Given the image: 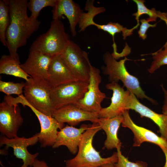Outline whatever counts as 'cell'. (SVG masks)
I'll list each match as a JSON object with an SVG mask.
<instances>
[{"instance_id":"603a6c76","label":"cell","mask_w":167,"mask_h":167,"mask_svg":"<svg viewBox=\"0 0 167 167\" xmlns=\"http://www.w3.org/2000/svg\"><path fill=\"white\" fill-rule=\"evenodd\" d=\"M137 6V11L133 14L135 17L137 22L136 25L138 27L139 26V17L143 15L147 14L149 17L147 19L149 22L156 21L157 18L161 19L165 13L156 11L155 8L149 9L147 8L144 4V1L143 0H133Z\"/></svg>"},{"instance_id":"4316f807","label":"cell","mask_w":167,"mask_h":167,"mask_svg":"<svg viewBox=\"0 0 167 167\" xmlns=\"http://www.w3.org/2000/svg\"><path fill=\"white\" fill-rule=\"evenodd\" d=\"M25 84V83L23 82L15 83L0 80V91L6 95L14 94L19 96L22 94Z\"/></svg>"},{"instance_id":"4dcf8cb0","label":"cell","mask_w":167,"mask_h":167,"mask_svg":"<svg viewBox=\"0 0 167 167\" xmlns=\"http://www.w3.org/2000/svg\"><path fill=\"white\" fill-rule=\"evenodd\" d=\"M28 167H50L43 160H40L36 159L35 162L31 166Z\"/></svg>"},{"instance_id":"836d02e7","label":"cell","mask_w":167,"mask_h":167,"mask_svg":"<svg viewBox=\"0 0 167 167\" xmlns=\"http://www.w3.org/2000/svg\"><path fill=\"white\" fill-rule=\"evenodd\" d=\"M86 167V166H79V167Z\"/></svg>"},{"instance_id":"ac0fdd59","label":"cell","mask_w":167,"mask_h":167,"mask_svg":"<svg viewBox=\"0 0 167 167\" xmlns=\"http://www.w3.org/2000/svg\"><path fill=\"white\" fill-rule=\"evenodd\" d=\"M126 110L132 109L141 117L148 118L158 126L161 136L167 140V114L158 113L140 103L131 92L126 106Z\"/></svg>"},{"instance_id":"3957f363","label":"cell","mask_w":167,"mask_h":167,"mask_svg":"<svg viewBox=\"0 0 167 167\" xmlns=\"http://www.w3.org/2000/svg\"><path fill=\"white\" fill-rule=\"evenodd\" d=\"M103 61L105 65L102 68L104 74L109 76L110 82H118L121 81L127 90L133 94L137 98L145 99L154 104L157 102L153 99L147 96L141 87L139 81L136 77L128 71L125 66V62L130 59L126 57L119 61L112 54L106 52L103 56Z\"/></svg>"},{"instance_id":"9a60e30c","label":"cell","mask_w":167,"mask_h":167,"mask_svg":"<svg viewBox=\"0 0 167 167\" xmlns=\"http://www.w3.org/2000/svg\"><path fill=\"white\" fill-rule=\"evenodd\" d=\"M52 57L36 51H30L28 58L24 63L20 64V67L32 78L47 80Z\"/></svg>"},{"instance_id":"4fadbf2b","label":"cell","mask_w":167,"mask_h":167,"mask_svg":"<svg viewBox=\"0 0 167 167\" xmlns=\"http://www.w3.org/2000/svg\"><path fill=\"white\" fill-rule=\"evenodd\" d=\"M106 88L113 91L111 102L108 107L102 108L98 113L99 118H112L122 114L131 92L125 90L118 82H112L106 85Z\"/></svg>"},{"instance_id":"7a4b0ae2","label":"cell","mask_w":167,"mask_h":167,"mask_svg":"<svg viewBox=\"0 0 167 167\" xmlns=\"http://www.w3.org/2000/svg\"><path fill=\"white\" fill-rule=\"evenodd\" d=\"M101 129L98 123H93L90 125L89 128L83 134L76 156L66 161V167H99L107 163L115 164L117 162V152L109 157L103 158L93 147V137Z\"/></svg>"},{"instance_id":"d6a6232c","label":"cell","mask_w":167,"mask_h":167,"mask_svg":"<svg viewBox=\"0 0 167 167\" xmlns=\"http://www.w3.org/2000/svg\"><path fill=\"white\" fill-rule=\"evenodd\" d=\"M101 167H115L114 164L112 163H109L105 164L103 165Z\"/></svg>"},{"instance_id":"f1b7e54d","label":"cell","mask_w":167,"mask_h":167,"mask_svg":"<svg viewBox=\"0 0 167 167\" xmlns=\"http://www.w3.org/2000/svg\"><path fill=\"white\" fill-rule=\"evenodd\" d=\"M141 22L139 29L138 31V34L139 37L142 40H145L147 38V32L150 27L154 28L156 26V23L153 24H150L147 19H142L139 20Z\"/></svg>"},{"instance_id":"5b68a950","label":"cell","mask_w":167,"mask_h":167,"mask_svg":"<svg viewBox=\"0 0 167 167\" xmlns=\"http://www.w3.org/2000/svg\"><path fill=\"white\" fill-rule=\"evenodd\" d=\"M25 83L24 96L27 101L42 113L52 116L55 109L51 99L52 87L48 81L30 77Z\"/></svg>"},{"instance_id":"6da1fadb","label":"cell","mask_w":167,"mask_h":167,"mask_svg":"<svg viewBox=\"0 0 167 167\" xmlns=\"http://www.w3.org/2000/svg\"><path fill=\"white\" fill-rule=\"evenodd\" d=\"M5 1L8 5L10 16L6 34V47L9 55L19 59L18 49L26 44L28 39L39 28L41 22L28 15V0Z\"/></svg>"},{"instance_id":"9c48e42d","label":"cell","mask_w":167,"mask_h":167,"mask_svg":"<svg viewBox=\"0 0 167 167\" xmlns=\"http://www.w3.org/2000/svg\"><path fill=\"white\" fill-rule=\"evenodd\" d=\"M90 75L88 91L83 98L76 105L81 109L89 112L98 113L102 109L101 103L106 98L101 91L99 85L101 81L100 70L90 64Z\"/></svg>"},{"instance_id":"7c38bea8","label":"cell","mask_w":167,"mask_h":167,"mask_svg":"<svg viewBox=\"0 0 167 167\" xmlns=\"http://www.w3.org/2000/svg\"><path fill=\"white\" fill-rule=\"evenodd\" d=\"M52 116L60 123H66L72 126L84 121L98 123L99 118L98 113L85 111L73 104L55 109Z\"/></svg>"},{"instance_id":"5bb4252c","label":"cell","mask_w":167,"mask_h":167,"mask_svg":"<svg viewBox=\"0 0 167 167\" xmlns=\"http://www.w3.org/2000/svg\"><path fill=\"white\" fill-rule=\"evenodd\" d=\"M122 115L123 120L122 126L129 128L133 133V146L139 147L142 143L146 142L156 144L161 148L167 149V140L151 131L136 124L130 116L129 110H125Z\"/></svg>"},{"instance_id":"8fae6325","label":"cell","mask_w":167,"mask_h":167,"mask_svg":"<svg viewBox=\"0 0 167 167\" xmlns=\"http://www.w3.org/2000/svg\"><path fill=\"white\" fill-rule=\"evenodd\" d=\"M23 122L18 105H11L5 101L0 103V132L3 135L9 139L18 136Z\"/></svg>"},{"instance_id":"30bf717a","label":"cell","mask_w":167,"mask_h":167,"mask_svg":"<svg viewBox=\"0 0 167 167\" xmlns=\"http://www.w3.org/2000/svg\"><path fill=\"white\" fill-rule=\"evenodd\" d=\"M39 133L29 138L19 137L9 139L4 135L0 137V145H4L5 148L9 147L13 149L14 155L17 158L22 160L23 164L20 167H28L32 166L38 156V152L34 154L30 153L28 147L35 144L38 141Z\"/></svg>"},{"instance_id":"277c9868","label":"cell","mask_w":167,"mask_h":167,"mask_svg":"<svg viewBox=\"0 0 167 167\" xmlns=\"http://www.w3.org/2000/svg\"><path fill=\"white\" fill-rule=\"evenodd\" d=\"M70 40L63 23L60 19H54L48 31L33 42L30 51H36L53 57L60 54Z\"/></svg>"},{"instance_id":"52a82bcc","label":"cell","mask_w":167,"mask_h":167,"mask_svg":"<svg viewBox=\"0 0 167 167\" xmlns=\"http://www.w3.org/2000/svg\"><path fill=\"white\" fill-rule=\"evenodd\" d=\"M88 83L77 80L52 88L51 100L55 109L69 105H76L88 91Z\"/></svg>"},{"instance_id":"d590c367","label":"cell","mask_w":167,"mask_h":167,"mask_svg":"<svg viewBox=\"0 0 167 167\" xmlns=\"http://www.w3.org/2000/svg\"></svg>"},{"instance_id":"44dd1931","label":"cell","mask_w":167,"mask_h":167,"mask_svg":"<svg viewBox=\"0 0 167 167\" xmlns=\"http://www.w3.org/2000/svg\"><path fill=\"white\" fill-rule=\"evenodd\" d=\"M19 59L10 55H4L0 60V74L12 75L28 81L30 75L25 72L20 67Z\"/></svg>"},{"instance_id":"d6986e66","label":"cell","mask_w":167,"mask_h":167,"mask_svg":"<svg viewBox=\"0 0 167 167\" xmlns=\"http://www.w3.org/2000/svg\"><path fill=\"white\" fill-rule=\"evenodd\" d=\"M78 80L71 73L60 54L52 57L47 80L52 88Z\"/></svg>"},{"instance_id":"2e32d148","label":"cell","mask_w":167,"mask_h":167,"mask_svg":"<svg viewBox=\"0 0 167 167\" xmlns=\"http://www.w3.org/2000/svg\"><path fill=\"white\" fill-rule=\"evenodd\" d=\"M90 125L83 124L79 128L66 125L58 131L56 141L52 147L54 148L62 146H66L72 154L76 153L83 134Z\"/></svg>"},{"instance_id":"ffe728a7","label":"cell","mask_w":167,"mask_h":167,"mask_svg":"<svg viewBox=\"0 0 167 167\" xmlns=\"http://www.w3.org/2000/svg\"><path fill=\"white\" fill-rule=\"evenodd\" d=\"M123 120L122 115L112 118H99L98 123L106 135L104 146L107 149L121 148V143L118 137L117 133Z\"/></svg>"},{"instance_id":"e0dca14e","label":"cell","mask_w":167,"mask_h":167,"mask_svg":"<svg viewBox=\"0 0 167 167\" xmlns=\"http://www.w3.org/2000/svg\"><path fill=\"white\" fill-rule=\"evenodd\" d=\"M53 8V20L60 19L65 15L68 20L71 34L75 36L76 26L84 13L79 5L72 0H57Z\"/></svg>"},{"instance_id":"1f68e13d","label":"cell","mask_w":167,"mask_h":167,"mask_svg":"<svg viewBox=\"0 0 167 167\" xmlns=\"http://www.w3.org/2000/svg\"><path fill=\"white\" fill-rule=\"evenodd\" d=\"M161 148L164 152L165 158V162L164 167H167V149L164 148Z\"/></svg>"},{"instance_id":"f546056e","label":"cell","mask_w":167,"mask_h":167,"mask_svg":"<svg viewBox=\"0 0 167 167\" xmlns=\"http://www.w3.org/2000/svg\"><path fill=\"white\" fill-rule=\"evenodd\" d=\"M164 92V99L162 107V112L163 113L167 114V90L165 88L163 85H161Z\"/></svg>"},{"instance_id":"ba28073f","label":"cell","mask_w":167,"mask_h":167,"mask_svg":"<svg viewBox=\"0 0 167 167\" xmlns=\"http://www.w3.org/2000/svg\"><path fill=\"white\" fill-rule=\"evenodd\" d=\"M16 104H21L24 106L29 107L37 117L40 124L38 141L42 148L52 147L57 137L58 129L64 127V125L59 122L52 116H49L42 113L30 105L22 95L15 98Z\"/></svg>"},{"instance_id":"d4e9b609","label":"cell","mask_w":167,"mask_h":167,"mask_svg":"<svg viewBox=\"0 0 167 167\" xmlns=\"http://www.w3.org/2000/svg\"><path fill=\"white\" fill-rule=\"evenodd\" d=\"M57 0H30L28 2V8L31 12L30 17L37 20L40 12L44 8L48 6L53 7Z\"/></svg>"},{"instance_id":"7402d4cb","label":"cell","mask_w":167,"mask_h":167,"mask_svg":"<svg viewBox=\"0 0 167 167\" xmlns=\"http://www.w3.org/2000/svg\"><path fill=\"white\" fill-rule=\"evenodd\" d=\"M85 9L88 11L83 13L79 21V32L84 31L87 27L92 25L95 26L98 29L102 30L103 24H96L93 20L96 15L101 13V8L96 7L93 4L90 3L86 5Z\"/></svg>"},{"instance_id":"8992f818","label":"cell","mask_w":167,"mask_h":167,"mask_svg":"<svg viewBox=\"0 0 167 167\" xmlns=\"http://www.w3.org/2000/svg\"><path fill=\"white\" fill-rule=\"evenodd\" d=\"M60 55L77 79L88 83L90 62L86 52L82 50L77 44L70 40Z\"/></svg>"},{"instance_id":"cb8c5ba5","label":"cell","mask_w":167,"mask_h":167,"mask_svg":"<svg viewBox=\"0 0 167 167\" xmlns=\"http://www.w3.org/2000/svg\"><path fill=\"white\" fill-rule=\"evenodd\" d=\"M10 23L9 9L5 0H0V40L7 47L6 34Z\"/></svg>"},{"instance_id":"e575fe53","label":"cell","mask_w":167,"mask_h":167,"mask_svg":"<svg viewBox=\"0 0 167 167\" xmlns=\"http://www.w3.org/2000/svg\"></svg>"},{"instance_id":"484cf974","label":"cell","mask_w":167,"mask_h":167,"mask_svg":"<svg viewBox=\"0 0 167 167\" xmlns=\"http://www.w3.org/2000/svg\"><path fill=\"white\" fill-rule=\"evenodd\" d=\"M164 49L152 54L153 60L148 71L150 73H153L162 66L167 65V41L164 46Z\"/></svg>"},{"instance_id":"83f0119b","label":"cell","mask_w":167,"mask_h":167,"mask_svg":"<svg viewBox=\"0 0 167 167\" xmlns=\"http://www.w3.org/2000/svg\"><path fill=\"white\" fill-rule=\"evenodd\" d=\"M117 149L118 161L114 164L115 167H147V165L145 162L141 161L134 162L130 161L122 154L121 148H118Z\"/></svg>"}]
</instances>
